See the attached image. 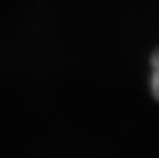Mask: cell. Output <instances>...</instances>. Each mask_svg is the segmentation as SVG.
I'll return each instance as SVG.
<instances>
[{
	"instance_id": "obj_1",
	"label": "cell",
	"mask_w": 159,
	"mask_h": 158,
	"mask_svg": "<svg viewBox=\"0 0 159 158\" xmlns=\"http://www.w3.org/2000/svg\"><path fill=\"white\" fill-rule=\"evenodd\" d=\"M149 91L159 104V48L149 58Z\"/></svg>"
}]
</instances>
